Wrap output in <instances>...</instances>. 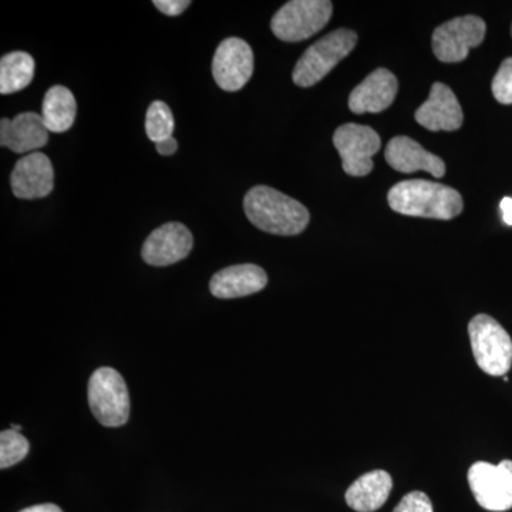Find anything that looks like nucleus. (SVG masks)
<instances>
[{
  "label": "nucleus",
  "instance_id": "obj_1",
  "mask_svg": "<svg viewBox=\"0 0 512 512\" xmlns=\"http://www.w3.org/2000/svg\"><path fill=\"white\" fill-rule=\"evenodd\" d=\"M244 210L256 228L284 237L301 234L311 220L305 205L266 185H258L248 191Z\"/></svg>",
  "mask_w": 512,
  "mask_h": 512
},
{
  "label": "nucleus",
  "instance_id": "obj_2",
  "mask_svg": "<svg viewBox=\"0 0 512 512\" xmlns=\"http://www.w3.org/2000/svg\"><path fill=\"white\" fill-rule=\"evenodd\" d=\"M387 201L394 212L433 220H453L464 208L460 192L426 180L402 181L394 185Z\"/></svg>",
  "mask_w": 512,
  "mask_h": 512
},
{
  "label": "nucleus",
  "instance_id": "obj_3",
  "mask_svg": "<svg viewBox=\"0 0 512 512\" xmlns=\"http://www.w3.org/2000/svg\"><path fill=\"white\" fill-rule=\"evenodd\" d=\"M471 350L478 367L490 376H505L512 366V339L491 316H474L468 323Z\"/></svg>",
  "mask_w": 512,
  "mask_h": 512
},
{
  "label": "nucleus",
  "instance_id": "obj_4",
  "mask_svg": "<svg viewBox=\"0 0 512 512\" xmlns=\"http://www.w3.org/2000/svg\"><path fill=\"white\" fill-rule=\"evenodd\" d=\"M356 43L357 35L349 29L335 30L313 43L296 63L293 83L299 87L315 86L355 49Z\"/></svg>",
  "mask_w": 512,
  "mask_h": 512
},
{
  "label": "nucleus",
  "instance_id": "obj_5",
  "mask_svg": "<svg viewBox=\"0 0 512 512\" xmlns=\"http://www.w3.org/2000/svg\"><path fill=\"white\" fill-rule=\"evenodd\" d=\"M89 404L104 427H120L130 417V394L123 376L111 367H100L90 377Z\"/></svg>",
  "mask_w": 512,
  "mask_h": 512
},
{
  "label": "nucleus",
  "instance_id": "obj_6",
  "mask_svg": "<svg viewBox=\"0 0 512 512\" xmlns=\"http://www.w3.org/2000/svg\"><path fill=\"white\" fill-rule=\"evenodd\" d=\"M332 12L329 0H292L276 12L271 29L284 42H302L325 28Z\"/></svg>",
  "mask_w": 512,
  "mask_h": 512
},
{
  "label": "nucleus",
  "instance_id": "obj_7",
  "mask_svg": "<svg viewBox=\"0 0 512 512\" xmlns=\"http://www.w3.org/2000/svg\"><path fill=\"white\" fill-rule=\"evenodd\" d=\"M468 484L477 503L487 511L503 512L512 508V461L498 466L478 461L468 470Z\"/></svg>",
  "mask_w": 512,
  "mask_h": 512
},
{
  "label": "nucleus",
  "instance_id": "obj_8",
  "mask_svg": "<svg viewBox=\"0 0 512 512\" xmlns=\"http://www.w3.org/2000/svg\"><path fill=\"white\" fill-rule=\"evenodd\" d=\"M333 144L342 157L345 173L352 177H365L372 173V158L379 153L382 140L373 128L349 123L335 131Z\"/></svg>",
  "mask_w": 512,
  "mask_h": 512
},
{
  "label": "nucleus",
  "instance_id": "obj_9",
  "mask_svg": "<svg viewBox=\"0 0 512 512\" xmlns=\"http://www.w3.org/2000/svg\"><path fill=\"white\" fill-rule=\"evenodd\" d=\"M487 26L478 16H463L439 26L433 33V52L443 63H458L467 59L473 47L483 43Z\"/></svg>",
  "mask_w": 512,
  "mask_h": 512
},
{
  "label": "nucleus",
  "instance_id": "obj_10",
  "mask_svg": "<svg viewBox=\"0 0 512 512\" xmlns=\"http://www.w3.org/2000/svg\"><path fill=\"white\" fill-rule=\"evenodd\" d=\"M254 73V52L245 40L229 37L222 40L212 60V74L225 92H238Z\"/></svg>",
  "mask_w": 512,
  "mask_h": 512
},
{
  "label": "nucleus",
  "instance_id": "obj_11",
  "mask_svg": "<svg viewBox=\"0 0 512 512\" xmlns=\"http://www.w3.org/2000/svg\"><path fill=\"white\" fill-rule=\"evenodd\" d=\"M192 245L190 229L180 222H168L148 235L141 255L148 265L168 266L187 258Z\"/></svg>",
  "mask_w": 512,
  "mask_h": 512
},
{
  "label": "nucleus",
  "instance_id": "obj_12",
  "mask_svg": "<svg viewBox=\"0 0 512 512\" xmlns=\"http://www.w3.org/2000/svg\"><path fill=\"white\" fill-rule=\"evenodd\" d=\"M10 187L20 200H39L52 194L55 170L50 158L42 153L20 158L10 174Z\"/></svg>",
  "mask_w": 512,
  "mask_h": 512
},
{
  "label": "nucleus",
  "instance_id": "obj_13",
  "mask_svg": "<svg viewBox=\"0 0 512 512\" xmlns=\"http://www.w3.org/2000/svg\"><path fill=\"white\" fill-rule=\"evenodd\" d=\"M416 120L430 131H456L463 126L464 114L453 90L434 83L429 99L416 111Z\"/></svg>",
  "mask_w": 512,
  "mask_h": 512
},
{
  "label": "nucleus",
  "instance_id": "obj_14",
  "mask_svg": "<svg viewBox=\"0 0 512 512\" xmlns=\"http://www.w3.org/2000/svg\"><path fill=\"white\" fill-rule=\"evenodd\" d=\"M49 133L40 114L20 113L13 120L0 121V146L18 154L37 153L46 146Z\"/></svg>",
  "mask_w": 512,
  "mask_h": 512
},
{
  "label": "nucleus",
  "instance_id": "obj_15",
  "mask_svg": "<svg viewBox=\"0 0 512 512\" xmlns=\"http://www.w3.org/2000/svg\"><path fill=\"white\" fill-rule=\"evenodd\" d=\"M397 89L396 76L387 69H377L350 93L349 109L355 114L380 113L392 106Z\"/></svg>",
  "mask_w": 512,
  "mask_h": 512
},
{
  "label": "nucleus",
  "instance_id": "obj_16",
  "mask_svg": "<svg viewBox=\"0 0 512 512\" xmlns=\"http://www.w3.org/2000/svg\"><path fill=\"white\" fill-rule=\"evenodd\" d=\"M386 161L399 173L412 174L427 171L433 177L441 178L446 174V164L440 157L424 150L417 141L406 136L394 137L386 147Z\"/></svg>",
  "mask_w": 512,
  "mask_h": 512
},
{
  "label": "nucleus",
  "instance_id": "obj_17",
  "mask_svg": "<svg viewBox=\"0 0 512 512\" xmlns=\"http://www.w3.org/2000/svg\"><path fill=\"white\" fill-rule=\"evenodd\" d=\"M268 284V275L261 266L234 265L212 276L210 291L215 298L235 299L261 292Z\"/></svg>",
  "mask_w": 512,
  "mask_h": 512
},
{
  "label": "nucleus",
  "instance_id": "obj_18",
  "mask_svg": "<svg viewBox=\"0 0 512 512\" xmlns=\"http://www.w3.org/2000/svg\"><path fill=\"white\" fill-rule=\"evenodd\" d=\"M392 488V476L387 471H370L350 485L345 495L346 504L357 512H375L386 504Z\"/></svg>",
  "mask_w": 512,
  "mask_h": 512
},
{
  "label": "nucleus",
  "instance_id": "obj_19",
  "mask_svg": "<svg viewBox=\"0 0 512 512\" xmlns=\"http://www.w3.org/2000/svg\"><path fill=\"white\" fill-rule=\"evenodd\" d=\"M77 103L67 87L53 86L43 99L42 119L50 133L70 130L76 120Z\"/></svg>",
  "mask_w": 512,
  "mask_h": 512
},
{
  "label": "nucleus",
  "instance_id": "obj_20",
  "mask_svg": "<svg viewBox=\"0 0 512 512\" xmlns=\"http://www.w3.org/2000/svg\"><path fill=\"white\" fill-rule=\"evenodd\" d=\"M35 60L25 52H12L0 60V93H18L32 83Z\"/></svg>",
  "mask_w": 512,
  "mask_h": 512
},
{
  "label": "nucleus",
  "instance_id": "obj_21",
  "mask_svg": "<svg viewBox=\"0 0 512 512\" xmlns=\"http://www.w3.org/2000/svg\"><path fill=\"white\" fill-rule=\"evenodd\" d=\"M174 116L170 107L164 101H154L147 110L146 133L153 143L167 140L173 137Z\"/></svg>",
  "mask_w": 512,
  "mask_h": 512
},
{
  "label": "nucleus",
  "instance_id": "obj_22",
  "mask_svg": "<svg viewBox=\"0 0 512 512\" xmlns=\"http://www.w3.org/2000/svg\"><path fill=\"white\" fill-rule=\"evenodd\" d=\"M28 439L19 431L3 430L0 433V467L2 470L20 463L29 454Z\"/></svg>",
  "mask_w": 512,
  "mask_h": 512
},
{
  "label": "nucleus",
  "instance_id": "obj_23",
  "mask_svg": "<svg viewBox=\"0 0 512 512\" xmlns=\"http://www.w3.org/2000/svg\"><path fill=\"white\" fill-rule=\"evenodd\" d=\"M495 100L501 104H512V57L505 59L493 80Z\"/></svg>",
  "mask_w": 512,
  "mask_h": 512
},
{
  "label": "nucleus",
  "instance_id": "obj_24",
  "mask_svg": "<svg viewBox=\"0 0 512 512\" xmlns=\"http://www.w3.org/2000/svg\"><path fill=\"white\" fill-rule=\"evenodd\" d=\"M393 512H433V504L429 495L424 494L423 491H412L404 495Z\"/></svg>",
  "mask_w": 512,
  "mask_h": 512
},
{
  "label": "nucleus",
  "instance_id": "obj_25",
  "mask_svg": "<svg viewBox=\"0 0 512 512\" xmlns=\"http://www.w3.org/2000/svg\"><path fill=\"white\" fill-rule=\"evenodd\" d=\"M190 5V0H154V6L167 16L181 15Z\"/></svg>",
  "mask_w": 512,
  "mask_h": 512
},
{
  "label": "nucleus",
  "instance_id": "obj_26",
  "mask_svg": "<svg viewBox=\"0 0 512 512\" xmlns=\"http://www.w3.org/2000/svg\"><path fill=\"white\" fill-rule=\"evenodd\" d=\"M158 153L161 156H173L175 151H177L178 143L174 137L167 138V140L160 141V143L156 144Z\"/></svg>",
  "mask_w": 512,
  "mask_h": 512
},
{
  "label": "nucleus",
  "instance_id": "obj_27",
  "mask_svg": "<svg viewBox=\"0 0 512 512\" xmlns=\"http://www.w3.org/2000/svg\"><path fill=\"white\" fill-rule=\"evenodd\" d=\"M501 211H503L504 222L507 225H512V198L505 197L500 204Z\"/></svg>",
  "mask_w": 512,
  "mask_h": 512
},
{
  "label": "nucleus",
  "instance_id": "obj_28",
  "mask_svg": "<svg viewBox=\"0 0 512 512\" xmlns=\"http://www.w3.org/2000/svg\"><path fill=\"white\" fill-rule=\"evenodd\" d=\"M20 512H63L62 508L57 507L55 504H40L33 505V507L25 508Z\"/></svg>",
  "mask_w": 512,
  "mask_h": 512
},
{
  "label": "nucleus",
  "instance_id": "obj_29",
  "mask_svg": "<svg viewBox=\"0 0 512 512\" xmlns=\"http://www.w3.org/2000/svg\"><path fill=\"white\" fill-rule=\"evenodd\" d=\"M20 429H22V427H20L19 424H12V430L20 431Z\"/></svg>",
  "mask_w": 512,
  "mask_h": 512
},
{
  "label": "nucleus",
  "instance_id": "obj_30",
  "mask_svg": "<svg viewBox=\"0 0 512 512\" xmlns=\"http://www.w3.org/2000/svg\"><path fill=\"white\" fill-rule=\"evenodd\" d=\"M511 35H512V29H511Z\"/></svg>",
  "mask_w": 512,
  "mask_h": 512
}]
</instances>
